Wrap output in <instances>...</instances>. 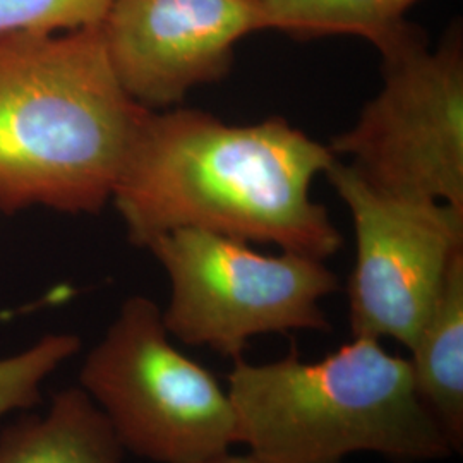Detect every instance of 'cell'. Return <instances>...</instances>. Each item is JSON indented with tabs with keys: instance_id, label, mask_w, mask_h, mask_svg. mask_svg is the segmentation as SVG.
<instances>
[{
	"instance_id": "1",
	"label": "cell",
	"mask_w": 463,
	"mask_h": 463,
	"mask_svg": "<svg viewBox=\"0 0 463 463\" xmlns=\"http://www.w3.org/2000/svg\"><path fill=\"white\" fill-rule=\"evenodd\" d=\"M335 160L283 117L232 126L196 109L148 110L112 201L137 248L193 229L325 261L344 237L311 187Z\"/></svg>"
},
{
	"instance_id": "2",
	"label": "cell",
	"mask_w": 463,
	"mask_h": 463,
	"mask_svg": "<svg viewBox=\"0 0 463 463\" xmlns=\"http://www.w3.org/2000/svg\"><path fill=\"white\" fill-rule=\"evenodd\" d=\"M99 26L0 36V213H99L146 116Z\"/></svg>"
},
{
	"instance_id": "3",
	"label": "cell",
	"mask_w": 463,
	"mask_h": 463,
	"mask_svg": "<svg viewBox=\"0 0 463 463\" xmlns=\"http://www.w3.org/2000/svg\"><path fill=\"white\" fill-rule=\"evenodd\" d=\"M227 392L235 441L265 463H344L355 453L426 463L453 448L415 388L411 361L378 338L352 342L304 363L294 344L285 357L232 361Z\"/></svg>"
},
{
	"instance_id": "4",
	"label": "cell",
	"mask_w": 463,
	"mask_h": 463,
	"mask_svg": "<svg viewBox=\"0 0 463 463\" xmlns=\"http://www.w3.org/2000/svg\"><path fill=\"white\" fill-rule=\"evenodd\" d=\"M172 340L156 302L128 298L86 355L81 388L136 457L191 463L229 451L237 445L229 392Z\"/></svg>"
},
{
	"instance_id": "5",
	"label": "cell",
	"mask_w": 463,
	"mask_h": 463,
	"mask_svg": "<svg viewBox=\"0 0 463 463\" xmlns=\"http://www.w3.org/2000/svg\"><path fill=\"white\" fill-rule=\"evenodd\" d=\"M146 249L170 283L166 331L189 347L233 361L260 335L331 330L321 300L340 288V279L321 260L285 250L268 256L193 229L156 237Z\"/></svg>"
},
{
	"instance_id": "6",
	"label": "cell",
	"mask_w": 463,
	"mask_h": 463,
	"mask_svg": "<svg viewBox=\"0 0 463 463\" xmlns=\"http://www.w3.org/2000/svg\"><path fill=\"white\" fill-rule=\"evenodd\" d=\"M383 57V86L328 148L365 183L463 212V43L453 28L430 49L415 28Z\"/></svg>"
},
{
	"instance_id": "7",
	"label": "cell",
	"mask_w": 463,
	"mask_h": 463,
	"mask_svg": "<svg viewBox=\"0 0 463 463\" xmlns=\"http://www.w3.org/2000/svg\"><path fill=\"white\" fill-rule=\"evenodd\" d=\"M325 175L354 220L355 265L347 285L352 336L392 338L411 350L449 266L463 252V212L383 193L340 158Z\"/></svg>"
},
{
	"instance_id": "8",
	"label": "cell",
	"mask_w": 463,
	"mask_h": 463,
	"mask_svg": "<svg viewBox=\"0 0 463 463\" xmlns=\"http://www.w3.org/2000/svg\"><path fill=\"white\" fill-rule=\"evenodd\" d=\"M263 30L269 24L260 0H114L99 23L118 83L153 112L223 80L235 45Z\"/></svg>"
},
{
	"instance_id": "9",
	"label": "cell",
	"mask_w": 463,
	"mask_h": 463,
	"mask_svg": "<svg viewBox=\"0 0 463 463\" xmlns=\"http://www.w3.org/2000/svg\"><path fill=\"white\" fill-rule=\"evenodd\" d=\"M126 449L80 386L52 397L45 415H23L0 432V463H122Z\"/></svg>"
},
{
	"instance_id": "10",
	"label": "cell",
	"mask_w": 463,
	"mask_h": 463,
	"mask_svg": "<svg viewBox=\"0 0 463 463\" xmlns=\"http://www.w3.org/2000/svg\"><path fill=\"white\" fill-rule=\"evenodd\" d=\"M411 352L419 397L445 432L453 453H462L463 252L449 266L447 280Z\"/></svg>"
},
{
	"instance_id": "11",
	"label": "cell",
	"mask_w": 463,
	"mask_h": 463,
	"mask_svg": "<svg viewBox=\"0 0 463 463\" xmlns=\"http://www.w3.org/2000/svg\"><path fill=\"white\" fill-rule=\"evenodd\" d=\"M269 30L294 38L357 36L380 50L395 49L414 32L407 14L419 0H260Z\"/></svg>"
},
{
	"instance_id": "12",
	"label": "cell",
	"mask_w": 463,
	"mask_h": 463,
	"mask_svg": "<svg viewBox=\"0 0 463 463\" xmlns=\"http://www.w3.org/2000/svg\"><path fill=\"white\" fill-rule=\"evenodd\" d=\"M81 340L76 335H47L16 355L0 359V417L33 409L40 388L53 371L76 355Z\"/></svg>"
},
{
	"instance_id": "13",
	"label": "cell",
	"mask_w": 463,
	"mask_h": 463,
	"mask_svg": "<svg viewBox=\"0 0 463 463\" xmlns=\"http://www.w3.org/2000/svg\"><path fill=\"white\" fill-rule=\"evenodd\" d=\"M114 0H0V36L62 33L99 26Z\"/></svg>"
},
{
	"instance_id": "14",
	"label": "cell",
	"mask_w": 463,
	"mask_h": 463,
	"mask_svg": "<svg viewBox=\"0 0 463 463\" xmlns=\"http://www.w3.org/2000/svg\"><path fill=\"white\" fill-rule=\"evenodd\" d=\"M191 463H265L261 462L258 457H254L252 453H232L229 451H223V453H216L212 457H206V458H201L198 462Z\"/></svg>"
}]
</instances>
